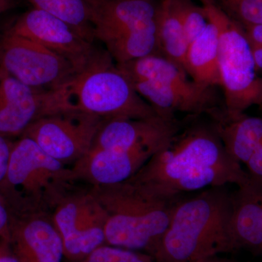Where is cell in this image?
Here are the masks:
<instances>
[{
	"label": "cell",
	"mask_w": 262,
	"mask_h": 262,
	"mask_svg": "<svg viewBox=\"0 0 262 262\" xmlns=\"http://www.w3.org/2000/svg\"><path fill=\"white\" fill-rule=\"evenodd\" d=\"M106 120L80 112H61L39 119L20 137L32 139L61 163L73 165L91 150Z\"/></svg>",
	"instance_id": "cell-9"
},
{
	"label": "cell",
	"mask_w": 262,
	"mask_h": 262,
	"mask_svg": "<svg viewBox=\"0 0 262 262\" xmlns=\"http://www.w3.org/2000/svg\"><path fill=\"white\" fill-rule=\"evenodd\" d=\"M13 213L8 202L0 194V239L10 242Z\"/></svg>",
	"instance_id": "cell-25"
},
{
	"label": "cell",
	"mask_w": 262,
	"mask_h": 262,
	"mask_svg": "<svg viewBox=\"0 0 262 262\" xmlns=\"http://www.w3.org/2000/svg\"><path fill=\"white\" fill-rule=\"evenodd\" d=\"M18 0H0V15L18 6Z\"/></svg>",
	"instance_id": "cell-31"
},
{
	"label": "cell",
	"mask_w": 262,
	"mask_h": 262,
	"mask_svg": "<svg viewBox=\"0 0 262 262\" xmlns=\"http://www.w3.org/2000/svg\"><path fill=\"white\" fill-rule=\"evenodd\" d=\"M3 72H0V76H1L2 75H3Z\"/></svg>",
	"instance_id": "cell-35"
},
{
	"label": "cell",
	"mask_w": 262,
	"mask_h": 262,
	"mask_svg": "<svg viewBox=\"0 0 262 262\" xmlns=\"http://www.w3.org/2000/svg\"><path fill=\"white\" fill-rule=\"evenodd\" d=\"M194 262H208V258H206V259L199 260V261H196Z\"/></svg>",
	"instance_id": "cell-33"
},
{
	"label": "cell",
	"mask_w": 262,
	"mask_h": 262,
	"mask_svg": "<svg viewBox=\"0 0 262 262\" xmlns=\"http://www.w3.org/2000/svg\"><path fill=\"white\" fill-rule=\"evenodd\" d=\"M81 184L67 165L51 158L32 139L13 142L0 194L13 215L52 213Z\"/></svg>",
	"instance_id": "cell-4"
},
{
	"label": "cell",
	"mask_w": 262,
	"mask_h": 262,
	"mask_svg": "<svg viewBox=\"0 0 262 262\" xmlns=\"http://www.w3.org/2000/svg\"><path fill=\"white\" fill-rule=\"evenodd\" d=\"M208 116L229 156L246 164L262 144L261 117L230 113L224 105Z\"/></svg>",
	"instance_id": "cell-17"
},
{
	"label": "cell",
	"mask_w": 262,
	"mask_h": 262,
	"mask_svg": "<svg viewBox=\"0 0 262 262\" xmlns=\"http://www.w3.org/2000/svg\"><path fill=\"white\" fill-rule=\"evenodd\" d=\"M251 47H262V25L241 26Z\"/></svg>",
	"instance_id": "cell-27"
},
{
	"label": "cell",
	"mask_w": 262,
	"mask_h": 262,
	"mask_svg": "<svg viewBox=\"0 0 262 262\" xmlns=\"http://www.w3.org/2000/svg\"><path fill=\"white\" fill-rule=\"evenodd\" d=\"M6 31L42 45L70 62L77 73L113 63L106 50L98 48L61 19L36 8L19 16Z\"/></svg>",
	"instance_id": "cell-7"
},
{
	"label": "cell",
	"mask_w": 262,
	"mask_h": 262,
	"mask_svg": "<svg viewBox=\"0 0 262 262\" xmlns=\"http://www.w3.org/2000/svg\"><path fill=\"white\" fill-rule=\"evenodd\" d=\"M239 26L262 25V0H216Z\"/></svg>",
	"instance_id": "cell-22"
},
{
	"label": "cell",
	"mask_w": 262,
	"mask_h": 262,
	"mask_svg": "<svg viewBox=\"0 0 262 262\" xmlns=\"http://www.w3.org/2000/svg\"><path fill=\"white\" fill-rule=\"evenodd\" d=\"M248 180L249 174L229 156L209 121L184 125L172 142L128 181L154 195L174 200L205 188L239 187Z\"/></svg>",
	"instance_id": "cell-1"
},
{
	"label": "cell",
	"mask_w": 262,
	"mask_h": 262,
	"mask_svg": "<svg viewBox=\"0 0 262 262\" xmlns=\"http://www.w3.org/2000/svg\"><path fill=\"white\" fill-rule=\"evenodd\" d=\"M249 182L262 203V178L253 177L249 174Z\"/></svg>",
	"instance_id": "cell-30"
},
{
	"label": "cell",
	"mask_w": 262,
	"mask_h": 262,
	"mask_svg": "<svg viewBox=\"0 0 262 262\" xmlns=\"http://www.w3.org/2000/svg\"><path fill=\"white\" fill-rule=\"evenodd\" d=\"M13 144V142L10 141L8 138L0 136V183L5 178L8 170Z\"/></svg>",
	"instance_id": "cell-26"
},
{
	"label": "cell",
	"mask_w": 262,
	"mask_h": 262,
	"mask_svg": "<svg viewBox=\"0 0 262 262\" xmlns=\"http://www.w3.org/2000/svg\"><path fill=\"white\" fill-rule=\"evenodd\" d=\"M156 22L162 56L186 71V58L189 44L182 20L174 9L172 2L158 8Z\"/></svg>",
	"instance_id": "cell-20"
},
{
	"label": "cell",
	"mask_w": 262,
	"mask_h": 262,
	"mask_svg": "<svg viewBox=\"0 0 262 262\" xmlns=\"http://www.w3.org/2000/svg\"><path fill=\"white\" fill-rule=\"evenodd\" d=\"M88 187L106 213V244L153 258L181 198L164 199L128 180Z\"/></svg>",
	"instance_id": "cell-3"
},
{
	"label": "cell",
	"mask_w": 262,
	"mask_h": 262,
	"mask_svg": "<svg viewBox=\"0 0 262 262\" xmlns=\"http://www.w3.org/2000/svg\"><path fill=\"white\" fill-rule=\"evenodd\" d=\"M230 229L237 251L262 253V203L249 180L232 192Z\"/></svg>",
	"instance_id": "cell-18"
},
{
	"label": "cell",
	"mask_w": 262,
	"mask_h": 262,
	"mask_svg": "<svg viewBox=\"0 0 262 262\" xmlns=\"http://www.w3.org/2000/svg\"><path fill=\"white\" fill-rule=\"evenodd\" d=\"M0 262H20L15 256L10 242L0 239Z\"/></svg>",
	"instance_id": "cell-29"
},
{
	"label": "cell",
	"mask_w": 262,
	"mask_h": 262,
	"mask_svg": "<svg viewBox=\"0 0 262 262\" xmlns=\"http://www.w3.org/2000/svg\"><path fill=\"white\" fill-rule=\"evenodd\" d=\"M33 8L61 19L86 39L94 42L89 0H27Z\"/></svg>",
	"instance_id": "cell-21"
},
{
	"label": "cell",
	"mask_w": 262,
	"mask_h": 262,
	"mask_svg": "<svg viewBox=\"0 0 262 262\" xmlns=\"http://www.w3.org/2000/svg\"><path fill=\"white\" fill-rule=\"evenodd\" d=\"M232 192L210 187L181 199L155 251V262H194L237 251L231 233Z\"/></svg>",
	"instance_id": "cell-2"
},
{
	"label": "cell",
	"mask_w": 262,
	"mask_h": 262,
	"mask_svg": "<svg viewBox=\"0 0 262 262\" xmlns=\"http://www.w3.org/2000/svg\"><path fill=\"white\" fill-rule=\"evenodd\" d=\"M261 107L262 108V106H261Z\"/></svg>",
	"instance_id": "cell-36"
},
{
	"label": "cell",
	"mask_w": 262,
	"mask_h": 262,
	"mask_svg": "<svg viewBox=\"0 0 262 262\" xmlns=\"http://www.w3.org/2000/svg\"><path fill=\"white\" fill-rule=\"evenodd\" d=\"M205 11L219 31V65L225 108L229 113L241 114L253 105L261 106V77L244 29L213 5L208 4Z\"/></svg>",
	"instance_id": "cell-6"
},
{
	"label": "cell",
	"mask_w": 262,
	"mask_h": 262,
	"mask_svg": "<svg viewBox=\"0 0 262 262\" xmlns=\"http://www.w3.org/2000/svg\"><path fill=\"white\" fill-rule=\"evenodd\" d=\"M0 72L40 91L56 90L78 74L42 45L6 30L0 34Z\"/></svg>",
	"instance_id": "cell-8"
},
{
	"label": "cell",
	"mask_w": 262,
	"mask_h": 262,
	"mask_svg": "<svg viewBox=\"0 0 262 262\" xmlns=\"http://www.w3.org/2000/svg\"><path fill=\"white\" fill-rule=\"evenodd\" d=\"M95 39L105 48L156 22L151 0H89Z\"/></svg>",
	"instance_id": "cell-12"
},
{
	"label": "cell",
	"mask_w": 262,
	"mask_h": 262,
	"mask_svg": "<svg viewBox=\"0 0 262 262\" xmlns=\"http://www.w3.org/2000/svg\"><path fill=\"white\" fill-rule=\"evenodd\" d=\"M46 92L4 73L0 76V136H21L32 123L46 117Z\"/></svg>",
	"instance_id": "cell-15"
},
{
	"label": "cell",
	"mask_w": 262,
	"mask_h": 262,
	"mask_svg": "<svg viewBox=\"0 0 262 262\" xmlns=\"http://www.w3.org/2000/svg\"><path fill=\"white\" fill-rule=\"evenodd\" d=\"M209 19V18H208ZM186 72L196 83L207 88H222L219 65V31L209 19V23L188 48Z\"/></svg>",
	"instance_id": "cell-19"
},
{
	"label": "cell",
	"mask_w": 262,
	"mask_h": 262,
	"mask_svg": "<svg viewBox=\"0 0 262 262\" xmlns=\"http://www.w3.org/2000/svg\"><path fill=\"white\" fill-rule=\"evenodd\" d=\"M46 104L48 115L80 112L106 120L159 115L113 63L77 74L61 87L47 91Z\"/></svg>",
	"instance_id": "cell-5"
},
{
	"label": "cell",
	"mask_w": 262,
	"mask_h": 262,
	"mask_svg": "<svg viewBox=\"0 0 262 262\" xmlns=\"http://www.w3.org/2000/svg\"><path fill=\"white\" fill-rule=\"evenodd\" d=\"M179 18L182 20L188 42L191 43L204 32L209 23L206 11H201L181 2H172Z\"/></svg>",
	"instance_id": "cell-24"
},
{
	"label": "cell",
	"mask_w": 262,
	"mask_h": 262,
	"mask_svg": "<svg viewBox=\"0 0 262 262\" xmlns=\"http://www.w3.org/2000/svg\"><path fill=\"white\" fill-rule=\"evenodd\" d=\"M261 106H262V77H261Z\"/></svg>",
	"instance_id": "cell-34"
},
{
	"label": "cell",
	"mask_w": 262,
	"mask_h": 262,
	"mask_svg": "<svg viewBox=\"0 0 262 262\" xmlns=\"http://www.w3.org/2000/svg\"><path fill=\"white\" fill-rule=\"evenodd\" d=\"M75 262H155L146 253L105 244L95 249L85 257Z\"/></svg>",
	"instance_id": "cell-23"
},
{
	"label": "cell",
	"mask_w": 262,
	"mask_h": 262,
	"mask_svg": "<svg viewBox=\"0 0 262 262\" xmlns=\"http://www.w3.org/2000/svg\"><path fill=\"white\" fill-rule=\"evenodd\" d=\"M246 165L250 175L262 178V144L255 151Z\"/></svg>",
	"instance_id": "cell-28"
},
{
	"label": "cell",
	"mask_w": 262,
	"mask_h": 262,
	"mask_svg": "<svg viewBox=\"0 0 262 262\" xmlns=\"http://www.w3.org/2000/svg\"><path fill=\"white\" fill-rule=\"evenodd\" d=\"M88 189L71 193L51 213L70 262L79 261L106 244V213Z\"/></svg>",
	"instance_id": "cell-10"
},
{
	"label": "cell",
	"mask_w": 262,
	"mask_h": 262,
	"mask_svg": "<svg viewBox=\"0 0 262 262\" xmlns=\"http://www.w3.org/2000/svg\"><path fill=\"white\" fill-rule=\"evenodd\" d=\"M210 262H252V261H239L236 260L229 259V258H222L220 256H213L209 258Z\"/></svg>",
	"instance_id": "cell-32"
},
{
	"label": "cell",
	"mask_w": 262,
	"mask_h": 262,
	"mask_svg": "<svg viewBox=\"0 0 262 262\" xmlns=\"http://www.w3.org/2000/svg\"><path fill=\"white\" fill-rule=\"evenodd\" d=\"M261 255H262V253H261Z\"/></svg>",
	"instance_id": "cell-37"
},
{
	"label": "cell",
	"mask_w": 262,
	"mask_h": 262,
	"mask_svg": "<svg viewBox=\"0 0 262 262\" xmlns=\"http://www.w3.org/2000/svg\"><path fill=\"white\" fill-rule=\"evenodd\" d=\"M10 244L20 262H63L65 258L51 213L13 215Z\"/></svg>",
	"instance_id": "cell-13"
},
{
	"label": "cell",
	"mask_w": 262,
	"mask_h": 262,
	"mask_svg": "<svg viewBox=\"0 0 262 262\" xmlns=\"http://www.w3.org/2000/svg\"><path fill=\"white\" fill-rule=\"evenodd\" d=\"M184 123L175 118L157 116L142 119L106 120L91 149H141L152 155L167 147L182 130Z\"/></svg>",
	"instance_id": "cell-11"
},
{
	"label": "cell",
	"mask_w": 262,
	"mask_h": 262,
	"mask_svg": "<svg viewBox=\"0 0 262 262\" xmlns=\"http://www.w3.org/2000/svg\"><path fill=\"white\" fill-rule=\"evenodd\" d=\"M152 156L146 150L91 149L71 167L76 179L89 187L126 182Z\"/></svg>",
	"instance_id": "cell-14"
},
{
	"label": "cell",
	"mask_w": 262,
	"mask_h": 262,
	"mask_svg": "<svg viewBox=\"0 0 262 262\" xmlns=\"http://www.w3.org/2000/svg\"><path fill=\"white\" fill-rule=\"evenodd\" d=\"M130 82L138 94L162 117L175 118L179 113L192 117L208 115L224 105L220 104L215 89L193 93L156 81L133 80Z\"/></svg>",
	"instance_id": "cell-16"
}]
</instances>
